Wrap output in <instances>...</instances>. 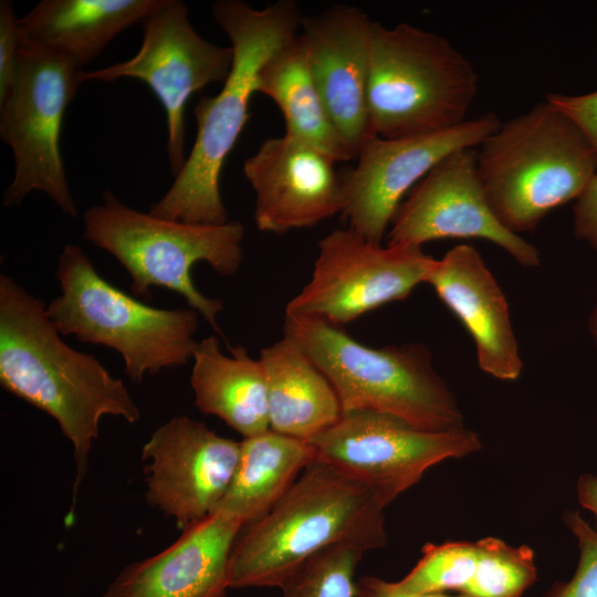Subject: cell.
I'll return each instance as SVG.
<instances>
[{"instance_id":"8fae6325","label":"cell","mask_w":597,"mask_h":597,"mask_svg":"<svg viewBox=\"0 0 597 597\" xmlns=\"http://www.w3.org/2000/svg\"><path fill=\"white\" fill-rule=\"evenodd\" d=\"M310 442L316 461L368 486L385 507L434 464L469 455L482 447L478 433L464 427L425 431L370 410L343 411L332 427Z\"/></svg>"},{"instance_id":"f546056e","label":"cell","mask_w":597,"mask_h":597,"mask_svg":"<svg viewBox=\"0 0 597 597\" xmlns=\"http://www.w3.org/2000/svg\"><path fill=\"white\" fill-rule=\"evenodd\" d=\"M573 224L576 238L597 252V174L575 200Z\"/></svg>"},{"instance_id":"7c38bea8","label":"cell","mask_w":597,"mask_h":597,"mask_svg":"<svg viewBox=\"0 0 597 597\" xmlns=\"http://www.w3.org/2000/svg\"><path fill=\"white\" fill-rule=\"evenodd\" d=\"M143 42L130 59L83 71L81 82H113L123 77L145 82L159 100L167 121V156L171 174L185 157V108L192 94L212 83L223 84L231 71L233 50L213 44L192 28L182 1L163 0L143 22Z\"/></svg>"},{"instance_id":"ac0fdd59","label":"cell","mask_w":597,"mask_h":597,"mask_svg":"<svg viewBox=\"0 0 597 597\" xmlns=\"http://www.w3.org/2000/svg\"><path fill=\"white\" fill-rule=\"evenodd\" d=\"M426 283L471 335L480 369L503 381L517 379L523 362L509 304L479 251L453 247L434 261Z\"/></svg>"},{"instance_id":"d6a6232c","label":"cell","mask_w":597,"mask_h":597,"mask_svg":"<svg viewBox=\"0 0 597 597\" xmlns=\"http://www.w3.org/2000/svg\"><path fill=\"white\" fill-rule=\"evenodd\" d=\"M588 329H589V334L593 338V342L597 348V297H596V301H595V304H594V307H593V311L589 315V320H588Z\"/></svg>"},{"instance_id":"603a6c76","label":"cell","mask_w":597,"mask_h":597,"mask_svg":"<svg viewBox=\"0 0 597 597\" xmlns=\"http://www.w3.org/2000/svg\"><path fill=\"white\" fill-rule=\"evenodd\" d=\"M190 384L197 408L222 419L243 438L270 429L266 379L261 360L253 359L240 345L230 356L211 335L192 354Z\"/></svg>"},{"instance_id":"d6986e66","label":"cell","mask_w":597,"mask_h":597,"mask_svg":"<svg viewBox=\"0 0 597 597\" xmlns=\"http://www.w3.org/2000/svg\"><path fill=\"white\" fill-rule=\"evenodd\" d=\"M242 528L212 513L160 553L127 565L103 597H226L230 554Z\"/></svg>"},{"instance_id":"ffe728a7","label":"cell","mask_w":597,"mask_h":597,"mask_svg":"<svg viewBox=\"0 0 597 597\" xmlns=\"http://www.w3.org/2000/svg\"><path fill=\"white\" fill-rule=\"evenodd\" d=\"M422 556L400 580L390 582L404 595L453 590L463 597H522L537 579L534 553L496 537L476 542L426 544Z\"/></svg>"},{"instance_id":"8992f818","label":"cell","mask_w":597,"mask_h":597,"mask_svg":"<svg viewBox=\"0 0 597 597\" xmlns=\"http://www.w3.org/2000/svg\"><path fill=\"white\" fill-rule=\"evenodd\" d=\"M478 75L447 39L408 23L373 22L367 85L368 134L402 138L465 122Z\"/></svg>"},{"instance_id":"7a4b0ae2","label":"cell","mask_w":597,"mask_h":597,"mask_svg":"<svg viewBox=\"0 0 597 597\" xmlns=\"http://www.w3.org/2000/svg\"><path fill=\"white\" fill-rule=\"evenodd\" d=\"M212 15L230 39L231 71L216 96H202L195 105L197 135L192 149L170 188L148 212L168 220L216 226L228 222L220 175L250 117L258 71L300 32L304 15L291 0H279L263 9L240 0H219L212 4Z\"/></svg>"},{"instance_id":"484cf974","label":"cell","mask_w":597,"mask_h":597,"mask_svg":"<svg viewBox=\"0 0 597 597\" xmlns=\"http://www.w3.org/2000/svg\"><path fill=\"white\" fill-rule=\"evenodd\" d=\"M363 554L339 546L322 551L283 583L281 597H355V570Z\"/></svg>"},{"instance_id":"2e32d148","label":"cell","mask_w":597,"mask_h":597,"mask_svg":"<svg viewBox=\"0 0 597 597\" xmlns=\"http://www.w3.org/2000/svg\"><path fill=\"white\" fill-rule=\"evenodd\" d=\"M336 163L286 133L265 139L243 163V175L255 192L256 228L281 235L342 213L345 174Z\"/></svg>"},{"instance_id":"ba28073f","label":"cell","mask_w":597,"mask_h":597,"mask_svg":"<svg viewBox=\"0 0 597 597\" xmlns=\"http://www.w3.org/2000/svg\"><path fill=\"white\" fill-rule=\"evenodd\" d=\"M55 275L61 295L50 302L46 312L56 329L82 343L116 350L133 383L192 358L198 345L197 311L158 308L137 301L101 276L75 244L63 247Z\"/></svg>"},{"instance_id":"7402d4cb","label":"cell","mask_w":597,"mask_h":597,"mask_svg":"<svg viewBox=\"0 0 597 597\" xmlns=\"http://www.w3.org/2000/svg\"><path fill=\"white\" fill-rule=\"evenodd\" d=\"M266 379L270 429L311 441L342 416L339 399L326 376L291 338L260 352Z\"/></svg>"},{"instance_id":"6da1fadb","label":"cell","mask_w":597,"mask_h":597,"mask_svg":"<svg viewBox=\"0 0 597 597\" xmlns=\"http://www.w3.org/2000/svg\"><path fill=\"white\" fill-rule=\"evenodd\" d=\"M60 335L43 301L1 274L0 383L51 416L71 441L74 509L102 417L136 423L140 410L121 378L113 377L94 355L69 346Z\"/></svg>"},{"instance_id":"4316f807","label":"cell","mask_w":597,"mask_h":597,"mask_svg":"<svg viewBox=\"0 0 597 597\" xmlns=\"http://www.w3.org/2000/svg\"><path fill=\"white\" fill-rule=\"evenodd\" d=\"M564 522L577 540L579 558L572 578L555 584L546 597H597V531L578 511L565 512Z\"/></svg>"},{"instance_id":"e0dca14e","label":"cell","mask_w":597,"mask_h":597,"mask_svg":"<svg viewBox=\"0 0 597 597\" xmlns=\"http://www.w3.org/2000/svg\"><path fill=\"white\" fill-rule=\"evenodd\" d=\"M373 22L357 7L333 4L303 17L300 30L324 104L355 158L369 136L367 85Z\"/></svg>"},{"instance_id":"277c9868","label":"cell","mask_w":597,"mask_h":597,"mask_svg":"<svg viewBox=\"0 0 597 597\" xmlns=\"http://www.w3.org/2000/svg\"><path fill=\"white\" fill-rule=\"evenodd\" d=\"M476 167L498 220L520 235L576 200L597 174L582 130L546 100L502 123L478 149Z\"/></svg>"},{"instance_id":"9a60e30c","label":"cell","mask_w":597,"mask_h":597,"mask_svg":"<svg viewBox=\"0 0 597 597\" xmlns=\"http://www.w3.org/2000/svg\"><path fill=\"white\" fill-rule=\"evenodd\" d=\"M240 442L203 422L176 416L142 449L147 502L185 531L212 514L234 475Z\"/></svg>"},{"instance_id":"4fadbf2b","label":"cell","mask_w":597,"mask_h":597,"mask_svg":"<svg viewBox=\"0 0 597 597\" xmlns=\"http://www.w3.org/2000/svg\"><path fill=\"white\" fill-rule=\"evenodd\" d=\"M488 112L450 129L402 138L369 135L345 174L343 218L348 228L381 243L407 191L449 154L479 147L500 126Z\"/></svg>"},{"instance_id":"83f0119b","label":"cell","mask_w":597,"mask_h":597,"mask_svg":"<svg viewBox=\"0 0 597 597\" xmlns=\"http://www.w3.org/2000/svg\"><path fill=\"white\" fill-rule=\"evenodd\" d=\"M21 46L20 19L9 0L0 1V102L17 80L18 55Z\"/></svg>"},{"instance_id":"9c48e42d","label":"cell","mask_w":597,"mask_h":597,"mask_svg":"<svg viewBox=\"0 0 597 597\" xmlns=\"http://www.w3.org/2000/svg\"><path fill=\"white\" fill-rule=\"evenodd\" d=\"M83 70L60 55L20 46L17 80L0 102V137L13 154L14 176L3 206L41 191L71 218L77 217L60 149L63 117Z\"/></svg>"},{"instance_id":"f1b7e54d","label":"cell","mask_w":597,"mask_h":597,"mask_svg":"<svg viewBox=\"0 0 597 597\" xmlns=\"http://www.w3.org/2000/svg\"><path fill=\"white\" fill-rule=\"evenodd\" d=\"M545 100L582 130L597 158V91L582 95L548 93Z\"/></svg>"},{"instance_id":"5bb4252c","label":"cell","mask_w":597,"mask_h":597,"mask_svg":"<svg viewBox=\"0 0 597 597\" xmlns=\"http://www.w3.org/2000/svg\"><path fill=\"white\" fill-rule=\"evenodd\" d=\"M475 148L440 160L401 201L387 231V245L421 247L438 239H483L520 265L536 268L538 250L509 231L493 213L478 175Z\"/></svg>"},{"instance_id":"3957f363","label":"cell","mask_w":597,"mask_h":597,"mask_svg":"<svg viewBox=\"0 0 597 597\" xmlns=\"http://www.w3.org/2000/svg\"><path fill=\"white\" fill-rule=\"evenodd\" d=\"M385 505L338 469L310 464L260 520L237 537L230 588L281 587L305 562L331 547L363 553L388 543Z\"/></svg>"},{"instance_id":"52a82bcc","label":"cell","mask_w":597,"mask_h":597,"mask_svg":"<svg viewBox=\"0 0 597 597\" xmlns=\"http://www.w3.org/2000/svg\"><path fill=\"white\" fill-rule=\"evenodd\" d=\"M83 238L114 255L132 277V292L150 297V286H163L182 295L220 333V300L202 294L191 271L198 262L208 263L218 274L237 273L242 259L244 227L238 221L198 224L163 219L137 211L111 191L101 205L83 214Z\"/></svg>"},{"instance_id":"1f68e13d","label":"cell","mask_w":597,"mask_h":597,"mask_svg":"<svg viewBox=\"0 0 597 597\" xmlns=\"http://www.w3.org/2000/svg\"><path fill=\"white\" fill-rule=\"evenodd\" d=\"M579 504L589 511L594 519L597 531V475L586 473L579 476L576 485Z\"/></svg>"},{"instance_id":"4dcf8cb0","label":"cell","mask_w":597,"mask_h":597,"mask_svg":"<svg viewBox=\"0 0 597 597\" xmlns=\"http://www.w3.org/2000/svg\"><path fill=\"white\" fill-rule=\"evenodd\" d=\"M355 597H463L449 596L444 593L404 595L395 590L390 582L375 576H362L356 580Z\"/></svg>"},{"instance_id":"5b68a950","label":"cell","mask_w":597,"mask_h":597,"mask_svg":"<svg viewBox=\"0 0 597 597\" xmlns=\"http://www.w3.org/2000/svg\"><path fill=\"white\" fill-rule=\"evenodd\" d=\"M283 329L329 380L343 411L387 413L431 432L464 427L457 398L423 344L374 348L339 326L302 316L285 315Z\"/></svg>"},{"instance_id":"30bf717a","label":"cell","mask_w":597,"mask_h":597,"mask_svg":"<svg viewBox=\"0 0 597 597\" xmlns=\"http://www.w3.org/2000/svg\"><path fill=\"white\" fill-rule=\"evenodd\" d=\"M434 261L421 247H384L348 227L335 229L318 241L312 276L287 303L285 315L342 327L407 298L426 283Z\"/></svg>"},{"instance_id":"d4e9b609","label":"cell","mask_w":597,"mask_h":597,"mask_svg":"<svg viewBox=\"0 0 597 597\" xmlns=\"http://www.w3.org/2000/svg\"><path fill=\"white\" fill-rule=\"evenodd\" d=\"M255 93L272 98L285 121V133L339 161L354 155L334 125L311 70L301 32L277 48L260 66Z\"/></svg>"},{"instance_id":"cb8c5ba5","label":"cell","mask_w":597,"mask_h":597,"mask_svg":"<svg viewBox=\"0 0 597 597\" xmlns=\"http://www.w3.org/2000/svg\"><path fill=\"white\" fill-rule=\"evenodd\" d=\"M315 461L310 441L271 429L243 438L232 481L212 513L237 520L243 527L256 522Z\"/></svg>"},{"instance_id":"44dd1931","label":"cell","mask_w":597,"mask_h":597,"mask_svg":"<svg viewBox=\"0 0 597 597\" xmlns=\"http://www.w3.org/2000/svg\"><path fill=\"white\" fill-rule=\"evenodd\" d=\"M163 0H43L20 19L21 46L62 56L80 70Z\"/></svg>"}]
</instances>
